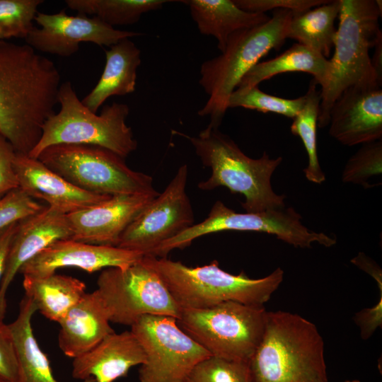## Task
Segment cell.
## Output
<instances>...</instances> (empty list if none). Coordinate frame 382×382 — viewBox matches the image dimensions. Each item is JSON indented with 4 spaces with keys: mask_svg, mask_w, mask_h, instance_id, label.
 Wrapping results in <instances>:
<instances>
[{
    "mask_svg": "<svg viewBox=\"0 0 382 382\" xmlns=\"http://www.w3.org/2000/svg\"><path fill=\"white\" fill-rule=\"evenodd\" d=\"M55 64L28 44L0 40V133L16 153L29 155L58 103Z\"/></svg>",
    "mask_w": 382,
    "mask_h": 382,
    "instance_id": "cell-1",
    "label": "cell"
},
{
    "mask_svg": "<svg viewBox=\"0 0 382 382\" xmlns=\"http://www.w3.org/2000/svg\"><path fill=\"white\" fill-rule=\"evenodd\" d=\"M248 365L254 382H328L317 327L287 311H267L262 339Z\"/></svg>",
    "mask_w": 382,
    "mask_h": 382,
    "instance_id": "cell-2",
    "label": "cell"
},
{
    "mask_svg": "<svg viewBox=\"0 0 382 382\" xmlns=\"http://www.w3.org/2000/svg\"><path fill=\"white\" fill-rule=\"evenodd\" d=\"M192 145L202 163L211 169L210 177L198 183L202 190L226 187L245 197L241 203L246 212L258 213L285 207L284 195L276 194L271 184L274 171L282 161L270 158L264 151L259 158L245 155L236 142L219 128L207 126L198 136L174 132Z\"/></svg>",
    "mask_w": 382,
    "mask_h": 382,
    "instance_id": "cell-3",
    "label": "cell"
},
{
    "mask_svg": "<svg viewBox=\"0 0 382 382\" xmlns=\"http://www.w3.org/2000/svg\"><path fill=\"white\" fill-rule=\"evenodd\" d=\"M381 0H340L339 25L335 52L329 59L330 73L320 88L318 127L328 126L330 109L341 93L353 86L379 85L369 51L382 36L379 26Z\"/></svg>",
    "mask_w": 382,
    "mask_h": 382,
    "instance_id": "cell-4",
    "label": "cell"
},
{
    "mask_svg": "<svg viewBox=\"0 0 382 382\" xmlns=\"http://www.w3.org/2000/svg\"><path fill=\"white\" fill-rule=\"evenodd\" d=\"M142 260L156 271L182 309L206 308L229 301L263 306L284 279L280 267L265 277L252 279L243 271L225 272L216 260L197 267L153 255H144Z\"/></svg>",
    "mask_w": 382,
    "mask_h": 382,
    "instance_id": "cell-5",
    "label": "cell"
},
{
    "mask_svg": "<svg viewBox=\"0 0 382 382\" xmlns=\"http://www.w3.org/2000/svg\"><path fill=\"white\" fill-rule=\"evenodd\" d=\"M293 14L287 9L274 10L267 22L231 35L224 51L201 64L199 83L208 99L197 114L209 117V126L219 127L228 98L243 77L272 50L284 45Z\"/></svg>",
    "mask_w": 382,
    "mask_h": 382,
    "instance_id": "cell-6",
    "label": "cell"
},
{
    "mask_svg": "<svg viewBox=\"0 0 382 382\" xmlns=\"http://www.w3.org/2000/svg\"><path fill=\"white\" fill-rule=\"evenodd\" d=\"M60 110L45 122L41 137L29 156L37 158L47 148L57 144H86L108 149L125 158L137 148L132 128L126 124L129 108L112 103L100 115L87 108L70 81L61 84Z\"/></svg>",
    "mask_w": 382,
    "mask_h": 382,
    "instance_id": "cell-7",
    "label": "cell"
},
{
    "mask_svg": "<svg viewBox=\"0 0 382 382\" xmlns=\"http://www.w3.org/2000/svg\"><path fill=\"white\" fill-rule=\"evenodd\" d=\"M46 166L83 190L104 195L158 196L153 178L127 166L125 158L97 146L57 144L37 157Z\"/></svg>",
    "mask_w": 382,
    "mask_h": 382,
    "instance_id": "cell-8",
    "label": "cell"
},
{
    "mask_svg": "<svg viewBox=\"0 0 382 382\" xmlns=\"http://www.w3.org/2000/svg\"><path fill=\"white\" fill-rule=\"evenodd\" d=\"M263 306L226 301L201 309H182L177 323L212 357L248 363L263 335Z\"/></svg>",
    "mask_w": 382,
    "mask_h": 382,
    "instance_id": "cell-9",
    "label": "cell"
},
{
    "mask_svg": "<svg viewBox=\"0 0 382 382\" xmlns=\"http://www.w3.org/2000/svg\"><path fill=\"white\" fill-rule=\"evenodd\" d=\"M224 231L266 233L301 248H310L313 243L325 247H330L336 243L335 238L306 228L301 222L300 214L291 207L258 213H240L217 200L203 221L193 224L175 237L163 242L150 255L166 257L171 250L183 249L200 236Z\"/></svg>",
    "mask_w": 382,
    "mask_h": 382,
    "instance_id": "cell-10",
    "label": "cell"
},
{
    "mask_svg": "<svg viewBox=\"0 0 382 382\" xmlns=\"http://www.w3.org/2000/svg\"><path fill=\"white\" fill-rule=\"evenodd\" d=\"M97 286L110 321L115 323L131 326L145 315L178 319L182 311L158 274L142 258L126 268L103 270Z\"/></svg>",
    "mask_w": 382,
    "mask_h": 382,
    "instance_id": "cell-11",
    "label": "cell"
},
{
    "mask_svg": "<svg viewBox=\"0 0 382 382\" xmlns=\"http://www.w3.org/2000/svg\"><path fill=\"white\" fill-rule=\"evenodd\" d=\"M141 345L146 361L140 382H184L192 369L211 355L166 316L145 315L131 325Z\"/></svg>",
    "mask_w": 382,
    "mask_h": 382,
    "instance_id": "cell-12",
    "label": "cell"
},
{
    "mask_svg": "<svg viewBox=\"0 0 382 382\" xmlns=\"http://www.w3.org/2000/svg\"><path fill=\"white\" fill-rule=\"evenodd\" d=\"M187 174L186 164L179 167L164 191L124 231L117 247L148 255L161 243L194 224V212L186 192Z\"/></svg>",
    "mask_w": 382,
    "mask_h": 382,
    "instance_id": "cell-13",
    "label": "cell"
},
{
    "mask_svg": "<svg viewBox=\"0 0 382 382\" xmlns=\"http://www.w3.org/2000/svg\"><path fill=\"white\" fill-rule=\"evenodd\" d=\"M35 21L40 28L29 33L26 44L36 51L60 57L73 55L81 42L110 47L123 39L143 35L115 29L96 17L68 15L64 9L56 13L37 12Z\"/></svg>",
    "mask_w": 382,
    "mask_h": 382,
    "instance_id": "cell-14",
    "label": "cell"
},
{
    "mask_svg": "<svg viewBox=\"0 0 382 382\" xmlns=\"http://www.w3.org/2000/svg\"><path fill=\"white\" fill-rule=\"evenodd\" d=\"M328 125L330 135L345 146L381 140V86H353L345 89L330 109Z\"/></svg>",
    "mask_w": 382,
    "mask_h": 382,
    "instance_id": "cell-15",
    "label": "cell"
},
{
    "mask_svg": "<svg viewBox=\"0 0 382 382\" xmlns=\"http://www.w3.org/2000/svg\"><path fill=\"white\" fill-rule=\"evenodd\" d=\"M72 237L67 214L47 205L17 223L0 284V320L5 317L7 291L21 268L51 244Z\"/></svg>",
    "mask_w": 382,
    "mask_h": 382,
    "instance_id": "cell-16",
    "label": "cell"
},
{
    "mask_svg": "<svg viewBox=\"0 0 382 382\" xmlns=\"http://www.w3.org/2000/svg\"><path fill=\"white\" fill-rule=\"evenodd\" d=\"M144 257L141 253L117 246L87 243L72 239L58 241L38 253L20 270L23 276H45L62 267H76L89 273L109 267L126 268Z\"/></svg>",
    "mask_w": 382,
    "mask_h": 382,
    "instance_id": "cell-17",
    "label": "cell"
},
{
    "mask_svg": "<svg viewBox=\"0 0 382 382\" xmlns=\"http://www.w3.org/2000/svg\"><path fill=\"white\" fill-rule=\"evenodd\" d=\"M156 197L116 195L99 204L67 214L73 231L72 240L117 246L124 231Z\"/></svg>",
    "mask_w": 382,
    "mask_h": 382,
    "instance_id": "cell-18",
    "label": "cell"
},
{
    "mask_svg": "<svg viewBox=\"0 0 382 382\" xmlns=\"http://www.w3.org/2000/svg\"><path fill=\"white\" fill-rule=\"evenodd\" d=\"M13 166L20 189L33 199L43 200L48 207L65 214L86 209L111 197L79 188L29 155L16 153Z\"/></svg>",
    "mask_w": 382,
    "mask_h": 382,
    "instance_id": "cell-19",
    "label": "cell"
},
{
    "mask_svg": "<svg viewBox=\"0 0 382 382\" xmlns=\"http://www.w3.org/2000/svg\"><path fill=\"white\" fill-rule=\"evenodd\" d=\"M146 361L144 350L131 331L112 332L93 348L73 359L71 374L81 381L114 382L127 375L129 369Z\"/></svg>",
    "mask_w": 382,
    "mask_h": 382,
    "instance_id": "cell-20",
    "label": "cell"
},
{
    "mask_svg": "<svg viewBox=\"0 0 382 382\" xmlns=\"http://www.w3.org/2000/svg\"><path fill=\"white\" fill-rule=\"evenodd\" d=\"M110 322L98 291L86 293L58 323L59 347L66 357H78L115 332Z\"/></svg>",
    "mask_w": 382,
    "mask_h": 382,
    "instance_id": "cell-21",
    "label": "cell"
},
{
    "mask_svg": "<svg viewBox=\"0 0 382 382\" xmlns=\"http://www.w3.org/2000/svg\"><path fill=\"white\" fill-rule=\"evenodd\" d=\"M105 53L103 74L95 87L81 100L94 113L110 97L135 91L137 71L141 62V50L129 38L110 46Z\"/></svg>",
    "mask_w": 382,
    "mask_h": 382,
    "instance_id": "cell-22",
    "label": "cell"
},
{
    "mask_svg": "<svg viewBox=\"0 0 382 382\" xmlns=\"http://www.w3.org/2000/svg\"><path fill=\"white\" fill-rule=\"evenodd\" d=\"M180 2L189 7L199 33L216 39L221 52L224 51L231 35L261 25L270 18L265 13L245 11L238 7L233 0H183Z\"/></svg>",
    "mask_w": 382,
    "mask_h": 382,
    "instance_id": "cell-23",
    "label": "cell"
},
{
    "mask_svg": "<svg viewBox=\"0 0 382 382\" xmlns=\"http://www.w3.org/2000/svg\"><path fill=\"white\" fill-rule=\"evenodd\" d=\"M37 308L25 295L19 304L16 319L8 325L18 356V382H59L54 376L50 361L34 335L32 318ZM81 382H96L88 378Z\"/></svg>",
    "mask_w": 382,
    "mask_h": 382,
    "instance_id": "cell-24",
    "label": "cell"
},
{
    "mask_svg": "<svg viewBox=\"0 0 382 382\" xmlns=\"http://www.w3.org/2000/svg\"><path fill=\"white\" fill-rule=\"evenodd\" d=\"M25 295L37 311L47 319L59 323L69 310L86 294L83 282L67 275L53 273L45 276H23Z\"/></svg>",
    "mask_w": 382,
    "mask_h": 382,
    "instance_id": "cell-25",
    "label": "cell"
},
{
    "mask_svg": "<svg viewBox=\"0 0 382 382\" xmlns=\"http://www.w3.org/2000/svg\"><path fill=\"white\" fill-rule=\"evenodd\" d=\"M330 69L329 59L297 42L280 55L255 64L243 77L237 88L257 86L261 82L280 74L304 72L312 75L322 88L328 80Z\"/></svg>",
    "mask_w": 382,
    "mask_h": 382,
    "instance_id": "cell-26",
    "label": "cell"
},
{
    "mask_svg": "<svg viewBox=\"0 0 382 382\" xmlns=\"http://www.w3.org/2000/svg\"><path fill=\"white\" fill-rule=\"evenodd\" d=\"M340 0L294 13L290 21L287 38L295 40L327 58L334 45L335 19L340 12Z\"/></svg>",
    "mask_w": 382,
    "mask_h": 382,
    "instance_id": "cell-27",
    "label": "cell"
},
{
    "mask_svg": "<svg viewBox=\"0 0 382 382\" xmlns=\"http://www.w3.org/2000/svg\"><path fill=\"white\" fill-rule=\"evenodd\" d=\"M67 6L85 16H93L115 27L132 25L149 11L161 9L170 0H66Z\"/></svg>",
    "mask_w": 382,
    "mask_h": 382,
    "instance_id": "cell-28",
    "label": "cell"
},
{
    "mask_svg": "<svg viewBox=\"0 0 382 382\" xmlns=\"http://www.w3.org/2000/svg\"><path fill=\"white\" fill-rule=\"evenodd\" d=\"M317 83L311 79L305 96L304 104L293 118L291 132L301 138L308 157V163L303 170L308 180L320 184L325 176L319 163L317 151V127L320 112V91Z\"/></svg>",
    "mask_w": 382,
    "mask_h": 382,
    "instance_id": "cell-29",
    "label": "cell"
},
{
    "mask_svg": "<svg viewBox=\"0 0 382 382\" xmlns=\"http://www.w3.org/2000/svg\"><path fill=\"white\" fill-rule=\"evenodd\" d=\"M305 96L287 99L266 93L258 86L236 88L228 100V108L241 107L262 112H273L294 118L301 110Z\"/></svg>",
    "mask_w": 382,
    "mask_h": 382,
    "instance_id": "cell-30",
    "label": "cell"
},
{
    "mask_svg": "<svg viewBox=\"0 0 382 382\" xmlns=\"http://www.w3.org/2000/svg\"><path fill=\"white\" fill-rule=\"evenodd\" d=\"M42 0H0V40L25 38L35 28L33 21Z\"/></svg>",
    "mask_w": 382,
    "mask_h": 382,
    "instance_id": "cell-31",
    "label": "cell"
},
{
    "mask_svg": "<svg viewBox=\"0 0 382 382\" xmlns=\"http://www.w3.org/2000/svg\"><path fill=\"white\" fill-rule=\"evenodd\" d=\"M185 382H254L248 363L210 356L199 362Z\"/></svg>",
    "mask_w": 382,
    "mask_h": 382,
    "instance_id": "cell-32",
    "label": "cell"
},
{
    "mask_svg": "<svg viewBox=\"0 0 382 382\" xmlns=\"http://www.w3.org/2000/svg\"><path fill=\"white\" fill-rule=\"evenodd\" d=\"M363 146L347 161L342 172V181L369 187L368 180L382 173V141Z\"/></svg>",
    "mask_w": 382,
    "mask_h": 382,
    "instance_id": "cell-33",
    "label": "cell"
},
{
    "mask_svg": "<svg viewBox=\"0 0 382 382\" xmlns=\"http://www.w3.org/2000/svg\"><path fill=\"white\" fill-rule=\"evenodd\" d=\"M45 206L19 187L6 192L0 196V231L37 213Z\"/></svg>",
    "mask_w": 382,
    "mask_h": 382,
    "instance_id": "cell-34",
    "label": "cell"
},
{
    "mask_svg": "<svg viewBox=\"0 0 382 382\" xmlns=\"http://www.w3.org/2000/svg\"><path fill=\"white\" fill-rule=\"evenodd\" d=\"M240 8L252 13L287 9L294 13H302L328 3L330 0H233Z\"/></svg>",
    "mask_w": 382,
    "mask_h": 382,
    "instance_id": "cell-35",
    "label": "cell"
},
{
    "mask_svg": "<svg viewBox=\"0 0 382 382\" xmlns=\"http://www.w3.org/2000/svg\"><path fill=\"white\" fill-rule=\"evenodd\" d=\"M0 376L18 382V361L15 342L8 327L0 320Z\"/></svg>",
    "mask_w": 382,
    "mask_h": 382,
    "instance_id": "cell-36",
    "label": "cell"
},
{
    "mask_svg": "<svg viewBox=\"0 0 382 382\" xmlns=\"http://www.w3.org/2000/svg\"><path fill=\"white\" fill-rule=\"evenodd\" d=\"M16 151L0 133V196L18 187L13 166Z\"/></svg>",
    "mask_w": 382,
    "mask_h": 382,
    "instance_id": "cell-37",
    "label": "cell"
},
{
    "mask_svg": "<svg viewBox=\"0 0 382 382\" xmlns=\"http://www.w3.org/2000/svg\"><path fill=\"white\" fill-rule=\"evenodd\" d=\"M353 319L359 328L362 340L371 337L376 329L382 326V294H380V299L374 306L361 310Z\"/></svg>",
    "mask_w": 382,
    "mask_h": 382,
    "instance_id": "cell-38",
    "label": "cell"
},
{
    "mask_svg": "<svg viewBox=\"0 0 382 382\" xmlns=\"http://www.w3.org/2000/svg\"><path fill=\"white\" fill-rule=\"evenodd\" d=\"M351 262L376 281L380 294H382V272L380 267L372 259L361 253L351 260Z\"/></svg>",
    "mask_w": 382,
    "mask_h": 382,
    "instance_id": "cell-39",
    "label": "cell"
},
{
    "mask_svg": "<svg viewBox=\"0 0 382 382\" xmlns=\"http://www.w3.org/2000/svg\"><path fill=\"white\" fill-rule=\"evenodd\" d=\"M17 223L0 231V284L4 274L8 253Z\"/></svg>",
    "mask_w": 382,
    "mask_h": 382,
    "instance_id": "cell-40",
    "label": "cell"
},
{
    "mask_svg": "<svg viewBox=\"0 0 382 382\" xmlns=\"http://www.w3.org/2000/svg\"><path fill=\"white\" fill-rule=\"evenodd\" d=\"M374 54L371 58L372 65L378 78L382 81V36H381L374 45Z\"/></svg>",
    "mask_w": 382,
    "mask_h": 382,
    "instance_id": "cell-41",
    "label": "cell"
},
{
    "mask_svg": "<svg viewBox=\"0 0 382 382\" xmlns=\"http://www.w3.org/2000/svg\"><path fill=\"white\" fill-rule=\"evenodd\" d=\"M344 382H360V381L357 379H352V380H347Z\"/></svg>",
    "mask_w": 382,
    "mask_h": 382,
    "instance_id": "cell-42",
    "label": "cell"
},
{
    "mask_svg": "<svg viewBox=\"0 0 382 382\" xmlns=\"http://www.w3.org/2000/svg\"><path fill=\"white\" fill-rule=\"evenodd\" d=\"M0 382H8V381L0 376Z\"/></svg>",
    "mask_w": 382,
    "mask_h": 382,
    "instance_id": "cell-43",
    "label": "cell"
},
{
    "mask_svg": "<svg viewBox=\"0 0 382 382\" xmlns=\"http://www.w3.org/2000/svg\"><path fill=\"white\" fill-rule=\"evenodd\" d=\"M185 382V381H184Z\"/></svg>",
    "mask_w": 382,
    "mask_h": 382,
    "instance_id": "cell-44",
    "label": "cell"
}]
</instances>
